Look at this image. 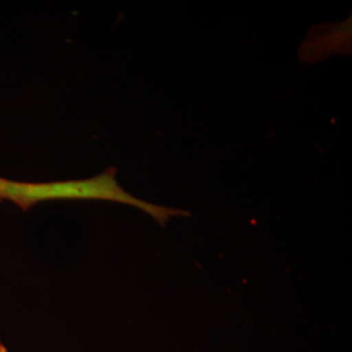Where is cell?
<instances>
[{
  "mask_svg": "<svg viewBox=\"0 0 352 352\" xmlns=\"http://www.w3.org/2000/svg\"><path fill=\"white\" fill-rule=\"evenodd\" d=\"M51 200H98L138 208L139 199L132 196L116 180V170L110 167L89 179L49 183H29L0 176V204L11 201L28 210L39 202Z\"/></svg>",
  "mask_w": 352,
  "mask_h": 352,
  "instance_id": "cell-1",
  "label": "cell"
}]
</instances>
